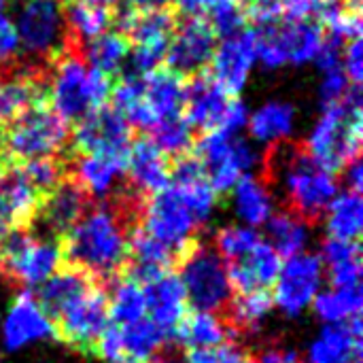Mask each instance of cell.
I'll return each mask as SVG.
<instances>
[{
	"label": "cell",
	"instance_id": "obj_1",
	"mask_svg": "<svg viewBox=\"0 0 363 363\" xmlns=\"http://www.w3.org/2000/svg\"><path fill=\"white\" fill-rule=\"evenodd\" d=\"M147 200L123 183L113 196L91 204L60 238L62 266L81 270L108 289L125 272L130 236L143 221Z\"/></svg>",
	"mask_w": 363,
	"mask_h": 363
},
{
	"label": "cell",
	"instance_id": "obj_2",
	"mask_svg": "<svg viewBox=\"0 0 363 363\" xmlns=\"http://www.w3.org/2000/svg\"><path fill=\"white\" fill-rule=\"evenodd\" d=\"M259 177L268 185L272 200L279 198L283 211L306 225H317L325 217L340 187L336 174L321 168L302 143L289 138L266 149Z\"/></svg>",
	"mask_w": 363,
	"mask_h": 363
},
{
	"label": "cell",
	"instance_id": "obj_3",
	"mask_svg": "<svg viewBox=\"0 0 363 363\" xmlns=\"http://www.w3.org/2000/svg\"><path fill=\"white\" fill-rule=\"evenodd\" d=\"M15 30L19 55L40 68L51 70L68 53H83V47L70 32L66 2L62 0H15Z\"/></svg>",
	"mask_w": 363,
	"mask_h": 363
},
{
	"label": "cell",
	"instance_id": "obj_4",
	"mask_svg": "<svg viewBox=\"0 0 363 363\" xmlns=\"http://www.w3.org/2000/svg\"><path fill=\"white\" fill-rule=\"evenodd\" d=\"M362 87L351 85L349 94L323 113L311 130L304 149L328 172L340 174V170L362 155L363 117Z\"/></svg>",
	"mask_w": 363,
	"mask_h": 363
},
{
	"label": "cell",
	"instance_id": "obj_5",
	"mask_svg": "<svg viewBox=\"0 0 363 363\" xmlns=\"http://www.w3.org/2000/svg\"><path fill=\"white\" fill-rule=\"evenodd\" d=\"M113 79L91 68L83 53H68L53 64L47 79V104L68 125L111 100Z\"/></svg>",
	"mask_w": 363,
	"mask_h": 363
},
{
	"label": "cell",
	"instance_id": "obj_6",
	"mask_svg": "<svg viewBox=\"0 0 363 363\" xmlns=\"http://www.w3.org/2000/svg\"><path fill=\"white\" fill-rule=\"evenodd\" d=\"M62 268L60 240L36 228H11L0 232V279L17 289L40 287Z\"/></svg>",
	"mask_w": 363,
	"mask_h": 363
},
{
	"label": "cell",
	"instance_id": "obj_7",
	"mask_svg": "<svg viewBox=\"0 0 363 363\" xmlns=\"http://www.w3.org/2000/svg\"><path fill=\"white\" fill-rule=\"evenodd\" d=\"M70 147V125L55 115L47 100L23 108L2 132L0 151L9 164L60 157Z\"/></svg>",
	"mask_w": 363,
	"mask_h": 363
},
{
	"label": "cell",
	"instance_id": "obj_8",
	"mask_svg": "<svg viewBox=\"0 0 363 363\" xmlns=\"http://www.w3.org/2000/svg\"><path fill=\"white\" fill-rule=\"evenodd\" d=\"M174 270L194 311L221 315L232 302L234 291L228 281L225 262L219 257L215 247H208L200 238L183 253Z\"/></svg>",
	"mask_w": 363,
	"mask_h": 363
},
{
	"label": "cell",
	"instance_id": "obj_9",
	"mask_svg": "<svg viewBox=\"0 0 363 363\" xmlns=\"http://www.w3.org/2000/svg\"><path fill=\"white\" fill-rule=\"evenodd\" d=\"M194 153L202 164L204 179L217 196L232 191L240 177L249 174L257 162V151L238 134L223 130H208L194 143Z\"/></svg>",
	"mask_w": 363,
	"mask_h": 363
},
{
	"label": "cell",
	"instance_id": "obj_10",
	"mask_svg": "<svg viewBox=\"0 0 363 363\" xmlns=\"http://www.w3.org/2000/svg\"><path fill=\"white\" fill-rule=\"evenodd\" d=\"M257 60L268 70H279L285 64H308L317 57L323 45V28L317 21L274 19L255 30Z\"/></svg>",
	"mask_w": 363,
	"mask_h": 363
},
{
	"label": "cell",
	"instance_id": "obj_11",
	"mask_svg": "<svg viewBox=\"0 0 363 363\" xmlns=\"http://www.w3.org/2000/svg\"><path fill=\"white\" fill-rule=\"evenodd\" d=\"M51 323L55 328V340L81 355H96L98 338L111 325L106 287L94 285L68 302Z\"/></svg>",
	"mask_w": 363,
	"mask_h": 363
},
{
	"label": "cell",
	"instance_id": "obj_12",
	"mask_svg": "<svg viewBox=\"0 0 363 363\" xmlns=\"http://www.w3.org/2000/svg\"><path fill=\"white\" fill-rule=\"evenodd\" d=\"M140 228L157 242L166 245L177 255V264L183 253L198 240V221L177 194L172 185L151 196L145 204Z\"/></svg>",
	"mask_w": 363,
	"mask_h": 363
},
{
	"label": "cell",
	"instance_id": "obj_13",
	"mask_svg": "<svg viewBox=\"0 0 363 363\" xmlns=\"http://www.w3.org/2000/svg\"><path fill=\"white\" fill-rule=\"evenodd\" d=\"M132 145V125L111 104L87 113L72 125L70 151L85 155H104L128 162Z\"/></svg>",
	"mask_w": 363,
	"mask_h": 363
},
{
	"label": "cell",
	"instance_id": "obj_14",
	"mask_svg": "<svg viewBox=\"0 0 363 363\" xmlns=\"http://www.w3.org/2000/svg\"><path fill=\"white\" fill-rule=\"evenodd\" d=\"M217 47V34L202 15L179 19L166 49V68L183 79L204 72Z\"/></svg>",
	"mask_w": 363,
	"mask_h": 363
},
{
	"label": "cell",
	"instance_id": "obj_15",
	"mask_svg": "<svg viewBox=\"0 0 363 363\" xmlns=\"http://www.w3.org/2000/svg\"><path fill=\"white\" fill-rule=\"evenodd\" d=\"M323 272L325 268L317 255L298 253L289 257L274 281V291L270 294L272 304H277L279 311L287 317L302 315L306 306H311L317 298Z\"/></svg>",
	"mask_w": 363,
	"mask_h": 363
},
{
	"label": "cell",
	"instance_id": "obj_16",
	"mask_svg": "<svg viewBox=\"0 0 363 363\" xmlns=\"http://www.w3.org/2000/svg\"><path fill=\"white\" fill-rule=\"evenodd\" d=\"M255 62H257L255 30L242 28L240 32L225 36L221 43H217L206 72L230 98H238V94L245 89L249 81Z\"/></svg>",
	"mask_w": 363,
	"mask_h": 363
},
{
	"label": "cell",
	"instance_id": "obj_17",
	"mask_svg": "<svg viewBox=\"0 0 363 363\" xmlns=\"http://www.w3.org/2000/svg\"><path fill=\"white\" fill-rule=\"evenodd\" d=\"M91 202L94 200L83 185L68 174L47 196L40 198L36 217L30 225L60 240L89 211Z\"/></svg>",
	"mask_w": 363,
	"mask_h": 363
},
{
	"label": "cell",
	"instance_id": "obj_18",
	"mask_svg": "<svg viewBox=\"0 0 363 363\" xmlns=\"http://www.w3.org/2000/svg\"><path fill=\"white\" fill-rule=\"evenodd\" d=\"M125 183L143 198H151L170 185V157L147 134L130 145Z\"/></svg>",
	"mask_w": 363,
	"mask_h": 363
},
{
	"label": "cell",
	"instance_id": "obj_19",
	"mask_svg": "<svg viewBox=\"0 0 363 363\" xmlns=\"http://www.w3.org/2000/svg\"><path fill=\"white\" fill-rule=\"evenodd\" d=\"M230 100L232 98L204 70L191 79H185L183 117L194 128V132L217 130L225 115Z\"/></svg>",
	"mask_w": 363,
	"mask_h": 363
},
{
	"label": "cell",
	"instance_id": "obj_20",
	"mask_svg": "<svg viewBox=\"0 0 363 363\" xmlns=\"http://www.w3.org/2000/svg\"><path fill=\"white\" fill-rule=\"evenodd\" d=\"M38 194L23 177L19 164H0V228H30L38 208Z\"/></svg>",
	"mask_w": 363,
	"mask_h": 363
},
{
	"label": "cell",
	"instance_id": "obj_21",
	"mask_svg": "<svg viewBox=\"0 0 363 363\" xmlns=\"http://www.w3.org/2000/svg\"><path fill=\"white\" fill-rule=\"evenodd\" d=\"M47 338H55L53 323L43 313L32 291H19L2 325L4 347L9 351H19L30 342H38Z\"/></svg>",
	"mask_w": 363,
	"mask_h": 363
},
{
	"label": "cell",
	"instance_id": "obj_22",
	"mask_svg": "<svg viewBox=\"0 0 363 363\" xmlns=\"http://www.w3.org/2000/svg\"><path fill=\"white\" fill-rule=\"evenodd\" d=\"M143 291H145L147 313L151 315V321L174 340V332L179 323L189 313V302L179 274L164 272L155 281L147 283Z\"/></svg>",
	"mask_w": 363,
	"mask_h": 363
},
{
	"label": "cell",
	"instance_id": "obj_23",
	"mask_svg": "<svg viewBox=\"0 0 363 363\" xmlns=\"http://www.w3.org/2000/svg\"><path fill=\"white\" fill-rule=\"evenodd\" d=\"M281 268L283 257L266 240H262L247 257L225 264L228 281L236 296L251 291H268V287L274 285Z\"/></svg>",
	"mask_w": 363,
	"mask_h": 363
},
{
	"label": "cell",
	"instance_id": "obj_24",
	"mask_svg": "<svg viewBox=\"0 0 363 363\" xmlns=\"http://www.w3.org/2000/svg\"><path fill=\"white\" fill-rule=\"evenodd\" d=\"M183 100H185L183 77L170 72L168 68H157L143 77V104H145V111L149 113L151 128L162 119L181 115Z\"/></svg>",
	"mask_w": 363,
	"mask_h": 363
},
{
	"label": "cell",
	"instance_id": "obj_25",
	"mask_svg": "<svg viewBox=\"0 0 363 363\" xmlns=\"http://www.w3.org/2000/svg\"><path fill=\"white\" fill-rule=\"evenodd\" d=\"M362 317L328 325L308 351V363H362Z\"/></svg>",
	"mask_w": 363,
	"mask_h": 363
},
{
	"label": "cell",
	"instance_id": "obj_26",
	"mask_svg": "<svg viewBox=\"0 0 363 363\" xmlns=\"http://www.w3.org/2000/svg\"><path fill=\"white\" fill-rule=\"evenodd\" d=\"M272 306H274L272 296L268 291H251V294L234 296L228 308L219 317L232 332L234 342H242L247 336L259 332Z\"/></svg>",
	"mask_w": 363,
	"mask_h": 363
},
{
	"label": "cell",
	"instance_id": "obj_27",
	"mask_svg": "<svg viewBox=\"0 0 363 363\" xmlns=\"http://www.w3.org/2000/svg\"><path fill=\"white\" fill-rule=\"evenodd\" d=\"M94 285H100V283H96L89 274H85L81 270H74V268L62 266L53 277H49L40 285L38 296H34V298H36L38 306L43 308V313L49 317V321H53L55 315L68 302H72L74 298H79L81 294H85Z\"/></svg>",
	"mask_w": 363,
	"mask_h": 363
},
{
	"label": "cell",
	"instance_id": "obj_28",
	"mask_svg": "<svg viewBox=\"0 0 363 363\" xmlns=\"http://www.w3.org/2000/svg\"><path fill=\"white\" fill-rule=\"evenodd\" d=\"M328 268L332 289H359L362 287V247L359 242H345L328 238L321 255Z\"/></svg>",
	"mask_w": 363,
	"mask_h": 363
},
{
	"label": "cell",
	"instance_id": "obj_29",
	"mask_svg": "<svg viewBox=\"0 0 363 363\" xmlns=\"http://www.w3.org/2000/svg\"><path fill=\"white\" fill-rule=\"evenodd\" d=\"M174 340H179L187 349H215L225 342H234L232 332L223 323L219 315L189 311L185 319L179 323L174 332Z\"/></svg>",
	"mask_w": 363,
	"mask_h": 363
},
{
	"label": "cell",
	"instance_id": "obj_30",
	"mask_svg": "<svg viewBox=\"0 0 363 363\" xmlns=\"http://www.w3.org/2000/svg\"><path fill=\"white\" fill-rule=\"evenodd\" d=\"M234 191V211L247 228L266 225L272 215V194L262 177L245 174L232 187Z\"/></svg>",
	"mask_w": 363,
	"mask_h": 363
},
{
	"label": "cell",
	"instance_id": "obj_31",
	"mask_svg": "<svg viewBox=\"0 0 363 363\" xmlns=\"http://www.w3.org/2000/svg\"><path fill=\"white\" fill-rule=\"evenodd\" d=\"M130 49H132V45L121 32L106 30L104 34H100L83 45V60L91 68L104 72L106 77L117 79L123 70V64L128 62Z\"/></svg>",
	"mask_w": 363,
	"mask_h": 363
},
{
	"label": "cell",
	"instance_id": "obj_32",
	"mask_svg": "<svg viewBox=\"0 0 363 363\" xmlns=\"http://www.w3.org/2000/svg\"><path fill=\"white\" fill-rule=\"evenodd\" d=\"M325 228L332 240L359 242L363 228L362 194H338L325 213Z\"/></svg>",
	"mask_w": 363,
	"mask_h": 363
},
{
	"label": "cell",
	"instance_id": "obj_33",
	"mask_svg": "<svg viewBox=\"0 0 363 363\" xmlns=\"http://www.w3.org/2000/svg\"><path fill=\"white\" fill-rule=\"evenodd\" d=\"M296 108L289 102H268L266 106L257 108L249 115V132L257 143H281L287 140L294 130Z\"/></svg>",
	"mask_w": 363,
	"mask_h": 363
},
{
	"label": "cell",
	"instance_id": "obj_34",
	"mask_svg": "<svg viewBox=\"0 0 363 363\" xmlns=\"http://www.w3.org/2000/svg\"><path fill=\"white\" fill-rule=\"evenodd\" d=\"M119 334H121L123 355L143 362H153L172 340L151 319H140L132 325L119 328Z\"/></svg>",
	"mask_w": 363,
	"mask_h": 363
},
{
	"label": "cell",
	"instance_id": "obj_35",
	"mask_svg": "<svg viewBox=\"0 0 363 363\" xmlns=\"http://www.w3.org/2000/svg\"><path fill=\"white\" fill-rule=\"evenodd\" d=\"M66 19L70 26V32L83 47L91 38L104 34L113 26V9L96 2L85 0H72L66 2Z\"/></svg>",
	"mask_w": 363,
	"mask_h": 363
},
{
	"label": "cell",
	"instance_id": "obj_36",
	"mask_svg": "<svg viewBox=\"0 0 363 363\" xmlns=\"http://www.w3.org/2000/svg\"><path fill=\"white\" fill-rule=\"evenodd\" d=\"M108 317L117 328L132 325L147 315V300L140 285L121 277L108 289Z\"/></svg>",
	"mask_w": 363,
	"mask_h": 363
},
{
	"label": "cell",
	"instance_id": "obj_37",
	"mask_svg": "<svg viewBox=\"0 0 363 363\" xmlns=\"http://www.w3.org/2000/svg\"><path fill=\"white\" fill-rule=\"evenodd\" d=\"M268 228V238L270 247L285 259L298 255L304 251L306 240H308V225L298 219L296 215L287 211H279L277 215H270L266 221Z\"/></svg>",
	"mask_w": 363,
	"mask_h": 363
},
{
	"label": "cell",
	"instance_id": "obj_38",
	"mask_svg": "<svg viewBox=\"0 0 363 363\" xmlns=\"http://www.w3.org/2000/svg\"><path fill=\"white\" fill-rule=\"evenodd\" d=\"M147 136H149V138L157 145V149L164 151L170 160L177 157V155H183V153H187V151H191V149H194V143H196L194 128L185 121L183 113L157 121V123L149 130Z\"/></svg>",
	"mask_w": 363,
	"mask_h": 363
},
{
	"label": "cell",
	"instance_id": "obj_39",
	"mask_svg": "<svg viewBox=\"0 0 363 363\" xmlns=\"http://www.w3.org/2000/svg\"><path fill=\"white\" fill-rule=\"evenodd\" d=\"M315 311L328 323H347L353 317H362V287L359 289H332L317 294Z\"/></svg>",
	"mask_w": 363,
	"mask_h": 363
},
{
	"label": "cell",
	"instance_id": "obj_40",
	"mask_svg": "<svg viewBox=\"0 0 363 363\" xmlns=\"http://www.w3.org/2000/svg\"><path fill=\"white\" fill-rule=\"evenodd\" d=\"M264 238L247 225H228L221 228L215 234V251L219 253V257L230 264V262H238L242 257H247Z\"/></svg>",
	"mask_w": 363,
	"mask_h": 363
},
{
	"label": "cell",
	"instance_id": "obj_41",
	"mask_svg": "<svg viewBox=\"0 0 363 363\" xmlns=\"http://www.w3.org/2000/svg\"><path fill=\"white\" fill-rule=\"evenodd\" d=\"M170 185L177 189V194L181 196V200L185 202V206L189 208V213L202 228L213 217L217 202H219V196L213 191L208 181L196 179V181H187V183H170Z\"/></svg>",
	"mask_w": 363,
	"mask_h": 363
},
{
	"label": "cell",
	"instance_id": "obj_42",
	"mask_svg": "<svg viewBox=\"0 0 363 363\" xmlns=\"http://www.w3.org/2000/svg\"><path fill=\"white\" fill-rule=\"evenodd\" d=\"M217 36L225 38L247 28V13L240 0H217L204 15Z\"/></svg>",
	"mask_w": 363,
	"mask_h": 363
},
{
	"label": "cell",
	"instance_id": "obj_43",
	"mask_svg": "<svg viewBox=\"0 0 363 363\" xmlns=\"http://www.w3.org/2000/svg\"><path fill=\"white\" fill-rule=\"evenodd\" d=\"M349 89H351V81L347 79L342 68H334V70L323 72V81L319 87V96H321L323 106L340 102L349 94Z\"/></svg>",
	"mask_w": 363,
	"mask_h": 363
},
{
	"label": "cell",
	"instance_id": "obj_44",
	"mask_svg": "<svg viewBox=\"0 0 363 363\" xmlns=\"http://www.w3.org/2000/svg\"><path fill=\"white\" fill-rule=\"evenodd\" d=\"M340 66L347 74V79L351 81V85H359L362 87L363 79V49H362V36L351 38L349 43H345L342 47V60Z\"/></svg>",
	"mask_w": 363,
	"mask_h": 363
},
{
	"label": "cell",
	"instance_id": "obj_45",
	"mask_svg": "<svg viewBox=\"0 0 363 363\" xmlns=\"http://www.w3.org/2000/svg\"><path fill=\"white\" fill-rule=\"evenodd\" d=\"M19 57V38L13 19L0 11V68L13 64Z\"/></svg>",
	"mask_w": 363,
	"mask_h": 363
},
{
	"label": "cell",
	"instance_id": "obj_46",
	"mask_svg": "<svg viewBox=\"0 0 363 363\" xmlns=\"http://www.w3.org/2000/svg\"><path fill=\"white\" fill-rule=\"evenodd\" d=\"M240 2L245 6L247 19L262 26V23L279 19L287 0H240Z\"/></svg>",
	"mask_w": 363,
	"mask_h": 363
},
{
	"label": "cell",
	"instance_id": "obj_47",
	"mask_svg": "<svg viewBox=\"0 0 363 363\" xmlns=\"http://www.w3.org/2000/svg\"><path fill=\"white\" fill-rule=\"evenodd\" d=\"M247 121H249V111H247V106H245L238 98H232L217 130H223V132H228V134H238V132L247 125Z\"/></svg>",
	"mask_w": 363,
	"mask_h": 363
},
{
	"label": "cell",
	"instance_id": "obj_48",
	"mask_svg": "<svg viewBox=\"0 0 363 363\" xmlns=\"http://www.w3.org/2000/svg\"><path fill=\"white\" fill-rule=\"evenodd\" d=\"M342 177V183L347 185V191H355V194H362L363 187V168H362V157L353 160L351 164H347L338 179Z\"/></svg>",
	"mask_w": 363,
	"mask_h": 363
},
{
	"label": "cell",
	"instance_id": "obj_49",
	"mask_svg": "<svg viewBox=\"0 0 363 363\" xmlns=\"http://www.w3.org/2000/svg\"><path fill=\"white\" fill-rule=\"evenodd\" d=\"M177 11H183L185 15H206L208 9L217 2V0H174Z\"/></svg>",
	"mask_w": 363,
	"mask_h": 363
},
{
	"label": "cell",
	"instance_id": "obj_50",
	"mask_svg": "<svg viewBox=\"0 0 363 363\" xmlns=\"http://www.w3.org/2000/svg\"><path fill=\"white\" fill-rule=\"evenodd\" d=\"M125 4H128L132 11H136V13L174 9V0H125Z\"/></svg>",
	"mask_w": 363,
	"mask_h": 363
},
{
	"label": "cell",
	"instance_id": "obj_51",
	"mask_svg": "<svg viewBox=\"0 0 363 363\" xmlns=\"http://www.w3.org/2000/svg\"><path fill=\"white\" fill-rule=\"evenodd\" d=\"M155 363H187L174 349H164L157 357H155Z\"/></svg>",
	"mask_w": 363,
	"mask_h": 363
},
{
	"label": "cell",
	"instance_id": "obj_52",
	"mask_svg": "<svg viewBox=\"0 0 363 363\" xmlns=\"http://www.w3.org/2000/svg\"><path fill=\"white\" fill-rule=\"evenodd\" d=\"M85 2H96V4H104V6H111V9H113V6H117L121 0H85Z\"/></svg>",
	"mask_w": 363,
	"mask_h": 363
},
{
	"label": "cell",
	"instance_id": "obj_53",
	"mask_svg": "<svg viewBox=\"0 0 363 363\" xmlns=\"http://www.w3.org/2000/svg\"><path fill=\"white\" fill-rule=\"evenodd\" d=\"M117 363H155V359L153 362H143V359H134V357H128V355H123L121 359Z\"/></svg>",
	"mask_w": 363,
	"mask_h": 363
},
{
	"label": "cell",
	"instance_id": "obj_54",
	"mask_svg": "<svg viewBox=\"0 0 363 363\" xmlns=\"http://www.w3.org/2000/svg\"><path fill=\"white\" fill-rule=\"evenodd\" d=\"M287 363H302V362H300V357H298V353H296V355H294V357H291Z\"/></svg>",
	"mask_w": 363,
	"mask_h": 363
},
{
	"label": "cell",
	"instance_id": "obj_55",
	"mask_svg": "<svg viewBox=\"0 0 363 363\" xmlns=\"http://www.w3.org/2000/svg\"><path fill=\"white\" fill-rule=\"evenodd\" d=\"M0 232H2V228H0Z\"/></svg>",
	"mask_w": 363,
	"mask_h": 363
}]
</instances>
